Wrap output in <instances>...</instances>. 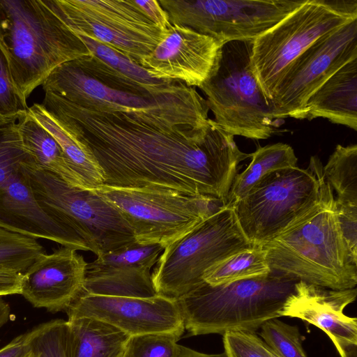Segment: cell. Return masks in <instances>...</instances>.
<instances>
[{
	"mask_svg": "<svg viewBox=\"0 0 357 357\" xmlns=\"http://www.w3.org/2000/svg\"><path fill=\"white\" fill-rule=\"evenodd\" d=\"M26 357H29V354L28 356H26Z\"/></svg>",
	"mask_w": 357,
	"mask_h": 357,
	"instance_id": "cell-42",
	"label": "cell"
},
{
	"mask_svg": "<svg viewBox=\"0 0 357 357\" xmlns=\"http://www.w3.org/2000/svg\"><path fill=\"white\" fill-rule=\"evenodd\" d=\"M356 59L357 19L319 38L287 67L268 101L273 116L301 119L310 96Z\"/></svg>",
	"mask_w": 357,
	"mask_h": 357,
	"instance_id": "cell-13",
	"label": "cell"
},
{
	"mask_svg": "<svg viewBox=\"0 0 357 357\" xmlns=\"http://www.w3.org/2000/svg\"><path fill=\"white\" fill-rule=\"evenodd\" d=\"M271 352H272V357H278L272 351H271Z\"/></svg>",
	"mask_w": 357,
	"mask_h": 357,
	"instance_id": "cell-40",
	"label": "cell"
},
{
	"mask_svg": "<svg viewBox=\"0 0 357 357\" xmlns=\"http://www.w3.org/2000/svg\"><path fill=\"white\" fill-rule=\"evenodd\" d=\"M27 112L56 140L87 189L103 185L102 172L95 159L59 125L50 111L41 103H34Z\"/></svg>",
	"mask_w": 357,
	"mask_h": 357,
	"instance_id": "cell-24",
	"label": "cell"
},
{
	"mask_svg": "<svg viewBox=\"0 0 357 357\" xmlns=\"http://www.w3.org/2000/svg\"><path fill=\"white\" fill-rule=\"evenodd\" d=\"M178 357H225L224 353L219 354H204L181 345V352Z\"/></svg>",
	"mask_w": 357,
	"mask_h": 357,
	"instance_id": "cell-37",
	"label": "cell"
},
{
	"mask_svg": "<svg viewBox=\"0 0 357 357\" xmlns=\"http://www.w3.org/2000/svg\"><path fill=\"white\" fill-rule=\"evenodd\" d=\"M222 45L190 28L171 24L139 66L153 78L200 88L213 73Z\"/></svg>",
	"mask_w": 357,
	"mask_h": 357,
	"instance_id": "cell-15",
	"label": "cell"
},
{
	"mask_svg": "<svg viewBox=\"0 0 357 357\" xmlns=\"http://www.w3.org/2000/svg\"><path fill=\"white\" fill-rule=\"evenodd\" d=\"M21 174L41 208L97 251V256L135 241L132 229L120 212L91 189L68 185L35 163L31 158Z\"/></svg>",
	"mask_w": 357,
	"mask_h": 357,
	"instance_id": "cell-6",
	"label": "cell"
},
{
	"mask_svg": "<svg viewBox=\"0 0 357 357\" xmlns=\"http://www.w3.org/2000/svg\"><path fill=\"white\" fill-rule=\"evenodd\" d=\"M325 181L336 192L337 204L357 205V145L336 146L323 166Z\"/></svg>",
	"mask_w": 357,
	"mask_h": 357,
	"instance_id": "cell-26",
	"label": "cell"
},
{
	"mask_svg": "<svg viewBox=\"0 0 357 357\" xmlns=\"http://www.w3.org/2000/svg\"><path fill=\"white\" fill-rule=\"evenodd\" d=\"M177 336L168 333H149L132 336L125 357H178L181 345Z\"/></svg>",
	"mask_w": 357,
	"mask_h": 357,
	"instance_id": "cell-30",
	"label": "cell"
},
{
	"mask_svg": "<svg viewBox=\"0 0 357 357\" xmlns=\"http://www.w3.org/2000/svg\"><path fill=\"white\" fill-rule=\"evenodd\" d=\"M0 49L25 101L57 66L91 54L52 0H0Z\"/></svg>",
	"mask_w": 357,
	"mask_h": 357,
	"instance_id": "cell-3",
	"label": "cell"
},
{
	"mask_svg": "<svg viewBox=\"0 0 357 357\" xmlns=\"http://www.w3.org/2000/svg\"><path fill=\"white\" fill-rule=\"evenodd\" d=\"M86 265L70 248L45 252L23 273L20 294L34 307L66 311L83 291Z\"/></svg>",
	"mask_w": 357,
	"mask_h": 357,
	"instance_id": "cell-18",
	"label": "cell"
},
{
	"mask_svg": "<svg viewBox=\"0 0 357 357\" xmlns=\"http://www.w3.org/2000/svg\"><path fill=\"white\" fill-rule=\"evenodd\" d=\"M29 339V332L15 337L0 349V357H26L30 352Z\"/></svg>",
	"mask_w": 357,
	"mask_h": 357,
	"instance_id": "cell-36",
	"label": "cell"
},
{
	"mask_svg": "<svg viewBox=\"0 0 357 357\" xmlns=\"http://www.w3.org/2000/svg\"><path fill=\"white\" fill-rule=\"evenodd\" d=\"M225 357H272L270 348L252 331H228L223 335Z\"/></svg>",
	"mask_w": 357,
	"mask_h": 357,
	"instance_id": "cell-31",
	"label": "cell"
},
{
	"mask_svg": "<svg viewBox=\"0 0 357 357\" xmlns=\"http://www.w3.org/2000/svg\"><path fill=\"white\" fill-rule=\"evenodd\" d=\"M23 273L0 266V296L20 294Z\"/></svg>",
	"mask_w": 357,
	"mask_h": 357,
	"instance_id": "cell-34",
	"label": "cell"
},
{
	"mask_svg": "<svg viewBox=\"0 0 357 357\" xmlns=\"http://www.w3.org/2000/svg\"><path fill=\"white\" fill-rule=\"evenodd\" d=\"M0 228L33 239H46L63 247L97 255L91 243L55 221L41 208L21 171L10 179L0 192Z\"/></svg>",
	"mask_w": 357,
	"mask_h": 357,
	"instance_id": "cell-19",
	"label": "cell"
},
{
	"mask_svg": "<svg viewBox=\"0 0 357 357\" xmlns=\"http://www.w3.org/2000/svg\"><path fill=\"white\" fill-rule=\"evenodd\" d=\"M18 117L0 123V192L20 171L23 162L31 158L20 136Z\"/></svg>",
	"mask_w": 357,
	"mask_h": 357,
	"instance_id": "cell-27",
	"label": "cell"
},
{
	"mask_svg": "<svg viewBox=\"0 0 357 357\" xmlns=\"http://www.w3.org/2000/svg\"><path fill=\"white\" fill-rule=\"evenodd\" d=\"M325 183L317 156L307 169L268 173L233 206L243 233L255 245H265L316 206Z\"/></svg>",
	"mask_w": 357,
	"mask_h": 357,
	"instance_id": "cell-7",
	"label": "cell"
},
{
	"mask_svg": "<svg viewBox=\"0 0 357 357\" xmlns=\"http://www.w3.org/2000/svg\"><path fill=\"white\" fill-rule=\"evenodd\" d=\"M260 328L263 341L278 357H307L297 326L275 318L266 321Z\"/></svg>",
	"mask_w": 357,
	"mask_h": 357,
	"instance_id": "cell-29",
	"label": "cell"
},
{
	"mask_svg": "<svg viewBox=\"0 0 357 357\" xmlns=\"http://www.w3.org/2000/svg\"><path fill=\"white\" fill-rule=\"evenodd\" d=\"M298 281L271 271L220 285L204 282L176 301L184 328L192 335L255 332L266 321L280 317L283 304Z\"/></svg>",
	"mask_w": 357,
	"mask_h": 357,
	"instance_id": "cell-4",
	"label": "cell"
},
{
	"mask_svg": "<svg viewBox=\"0 0 357 357\" xmlns=\"http://www.w3.org/2000/svg\"><path fill=\"white\" fill-rule=\"evenodd\" d=\"M165 247L136 241L87 263L82 294L151 298L157 294L151 273Z\"/></svg>",
	"mask_w": 357,
	"mask_h": 357,
	"instance_id": "cell-16",
	"label": "cell"
},
{
	"mask_svg": "<svg viewBox=\"0 0 357 357\" xmlns=\"http://www.w3.org/2000/svg\"><path fill=\"white\" fill-rule=\"evenodd\" d=\"M66 312L68 319H99L131 337L168 333L180 338L185 330L176 299L160 295L134 298L81 294Z\"/></svg>",
	"mask_w": 357,
	"mask_h": 357,
	"instance_id": "cell-14",
	"label": "cell"
},
{
	"mask_svg": "<svg viewBox=\"0 0 357 357\" xmlns=\"http://www.w3.org/2000/svg\"><path fill=\"white\" fill-rule=\"evenodd\" d=\"M18 130L22 144L35 163L71 186L87 189L56 140L27 112L19 116Z\"/></svg>",
	"mask_w": 357,
	"mask_h": 357,
	"instance_id": "cell-21",
	"label": "cell"
},
{
	"mask_svg": "<svg viewBox=\"0 0 357 357\" xmlns=\"http://www.w3.org/2000/svg\"><path fill=\"white\" fill-rule=\"evenodd\" d=\"M29 333V357H69L68 321L55 319Z\"/></svg>",
	"mask_w": 357,
	"mask_h": 357,
	"instance_id": "cell-28",
	"label": "cell"
},
{
	"mask_svg": "<svg viewBox=\"0 0 357 357\" xmlns=\"http://www.w3.org/2000/svg\"><path fill=\"white\" fill-rule=\"evenodd\" d=\"M137 5L142 8L145 14L160 28L166 32L171 24L168 15L162 8L158 1L155 0H141L137 1Z\"/></svg>",
	"mask_w": 357,
	"mask_h": 357,
	"instance_id": "cell-35",
	"label": "cell"
},
{
	"mask_svg": "<svg viewBox=\"0 0 357 357\" xmlns=\"http://www.w3.org/2000/svg\"><path fill=\"white\" fill-rule=\"evenodd\" d=\"M254 246L243 233L234 208L222 205L165 248L151 273L155 291L178 299L204 282L208 268Z\"/></svg>",
	"mask_w": 357,
	"mask_h": 357,
	"instance_id": "cell-8",
	"label": "cell"
},
{
	"mask_svg": "<svg viewBox=\"0 0 357 357\" xmlns=\"http://www.w3.org/2000/svg\"><path fill=\"white\" fill-rule=\"evenodd\" d=\"M69 357H121L130 335L91 317L68 319Z\"/></svg>",
	"mask_w": 357,
	"mask_h": 357,
	"instance_id": "cell-22",
	"label": "cell"
},
{
	"mask_svg": "<svg viewBox=\"0 0 357 357\" xmlns=\"http://www.w3.org/2000/svg\"><path fill=\"white\" fill-rule=\"evenodd\" d=\"M307 0H159L171 24L222 44L253 41Z\"/></svg>",
	"mask_w": 357,
	"mask_h": 357,
	"instance_id": "cell-12",
	"label": "cell"
},
{
	"mask_svg": "<svg viewBox=\"0 0 357 357\" xmlns=\"http://www.w3.org/2000/svg\"><path fill=\"white\" fill-rule=\"evenodd\" d=\"M356 295V287L337 290L298 281L280 314L315 326L328 335L340 357H349L357 344V319L345 315L344 310Z\"/></svg>",
	"mask_w": 357,
	"mask_h": 357,
	"instance_id": "cell-17",
	"label": "cell"
},
{
	"mask_svg": "<svg viewBox=\"0 0 357 357\" xmlns=\"http://www.w3.org/2000/svg\"><path fill=\"white\" fill-rule=\"evenodd\" d=\"M28 108L13 83L8 61L0 49V115L6 119L15 118Z\"/></svg>",
	"mask_w": 357,
	"mask_h": 357,
	"instance_id": "cell-32",
	"label": "cell"
},
{
	"mask_svg": "<svg viewBox=\"0 0 357 357\" xmlns=\"http://www.w3.org/2000/svg\"><path fill=\"white\" fill-rule=\"evenodd\" d=\"M6 120H8V119L3 118L2 116L0 115V123L3 122V121H5Z\"/></svg>",
	"mask_w": 357,
	"mask_h": 357,
	"instance_id": "cell-39",
	"label": "cell"
},
{
	"mask_svg": "<svg viewBox=\"0 0 357 357\" xmlns=\"http://www.w3.org/2000/svg\"><path fill=\"white\" fill-rule=\"evenodd\" d=\"M10 314V308L8 303L0 296V328L8 321Z\"/></svg>",
	"mask_w": 357,
	"mask_h": 357,
	"instance_id": "cell-38",
	"label": "cell"
},
{
	"mask_svg": "<svg viewBox=\"0 0 357 357\" xmlns=\"http://www.w3.org/2000/svg\"><path fill=\"white\" fill-rule=\"evenodd\" d=\"M52 2L59 16L76 35L98 41L139 66L167 32L145 14L136 0Z\"/></svg>",
	"mask_w": 357,
	"mask_h": 357,
	"instance_id": "cell-11",
	"label": "cell"
},
{
	"mask_svg": "<svg viewBox=\"0 0 357 357\" xmlns=\"http://www.w3.org/2000/svg\"><path fill=\"white\" fill-rule=\"evenodd\" d=\"M114 206L133 230L135 241L165 248L218 208L209 197L168 188L100 185L91 189Z\"/></svg>",
	"mask_w": 357,
	"mask_h": 357,
	"instance_id": "cell-10",
	"label": "cell"
},
{
	"mask_svg": "<svg viewBox=\"0 0 357 357\" xmlns=\"http://www.w3.org/2000/svg\"><path fill=\"white\" fill-rule=\"evenodd\" d=\"M357 19V0H307L252 43L251 69L268 101L287 67L321 37Z\"/></svg>",
	"mask_w": 357,
	"mask_h": 357,
	"instance_id": "cell-9",
	"label": "cell"
},
{
	"mask_svg": "<svg viewBox=\"0 0 357 357\" xmlns=\"http://www.w3.org/2000/svg\"><path fill=\"white\" fill-rule=\"evenodd\" d=\"M271 272L261 245L239 251L208 268L203 281L220 285L268 275Z\"/></svg>",
	"mask_w": 357,
	"mask_h": 357,
	"instance_id": "cell-25",
	"label": "cell"
},
{
	"mask_svg": "<svg viewBox=\"0 0 357 357\" xmlns=\"http://www.w3.org/2000/svg\"><path fill=\"white\" fill-rule=\"evenodd\" d=\"M250 158L248 167L235 176L225 205L233 207L264 176L296 167L298 161L293 148L281 142L259 146Z\"/></svg>",
	"mask_w": 357,
	"mask_h": 357,
	"instance_id": "cell-23",
	"label": "cell"
},
{
	"mask_svg": "<svg viewBox=\"0 0 357 357\" xmlns=\"http://www.w3.org/2000/svg\"><path fill=\"white\" fill-rule=\"evenodd\" d=\"M340 228L352 256L357 259V205L337 204Z\"/></svg>",
	"mask_w": 357,
	"mask_h": 357,
	"instance_id": "cell-33",
	"label": "cell"
},
{
	"mask_svg": "<svg viewBox=\"0 0 357 357\" xmlns=\"http://www.w3.org/2000/svg\"><path fill=\"white\" fill-rule=\"evenodd\" d=\"M316 118L357 130V59L342 67L308 98L301 119Z\"/></svg>",
	"mask_w": 357,
	"mask_h": 357,
	"instance_id": "cell-20",
	"label": "cell"
},
{
	"mask_svg": "<svg viewBox=\"0 0 357 357\" xmlns=\"http://www.w3.org/2000/svg\"><path fill=\"white\" fill-rule=\"evenodd\" d=\"M121 357H125V354Z\"/></svg>",
	"mask_w": 357,
	"mask_h": 357,
	"instance_id": "cell-41",
	"label": "cell"
},
{
	"mask_svg": "<svg viewBox=\"0 0 357 357\" xmlns=\"http://www.w3.org/2000/svg\"><path fill=\"white\" fill-rule=\"evenodd\" d=\"M41 103L99 165L103 184L178 189L192 178L211 119L181 82L143 83L93 55L57 67Z\"/></svg>",
	"mask_w": 357,
	"mask_h": 357,
	"instance_id": "cell-1",
	"label": "cell"
},
{
	"mask_svg": "<svg viewBox=\"0 0 357 357\" xmlns=\"http://www.w3.org/2000/svg\"><path fill=\"white\" fill-rule=\"evenodd\" d=\"M326 183L319 202L262 245L271 271L331 289L357 284V259L350 252Z\"/></svg>",
	"mask_w": 357,
	"mask_h": 357,
	"instance_id": "cell-2",
	"label": "cell"
},
{
	"mask_svg": "<svg viewBox=\"0 0 357 357\" xmlns=\"http://www.w3.org/2000/svg\"><path fill=\"white\" fill-rule=\"evenodd\" d=\"M253 41L222 45L210 78L200 89L215 119L232 135L252 139L269 138L280 126L269 102L251 69Z\"/></svg>",
	"mask_w": 357,
	"mask_h": 357,
	"instance_id": "cell-5",
	"label": "cell"
}]
</instances>
